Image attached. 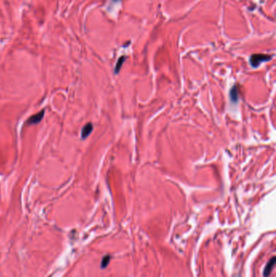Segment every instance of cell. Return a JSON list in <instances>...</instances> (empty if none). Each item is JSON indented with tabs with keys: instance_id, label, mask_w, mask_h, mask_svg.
I'll return each mask as SVG.
<instances>
[{
	"instance_id": "2",
	"label": "cell",
	"mask_w": 276,
	"mask_h": 277,
	"mask_svg": "<svg viewBox=\"0 0 276 277\" xmlns=\"http://www.w3.org/2000/svg\"><path fill=\"white\" fill-rule=\"evenodd\" d=\"M44 114H45V111H44V110H42V111L37 113V114L31 116V117L28 118L27 124H28V125H34V124L39 123V122L42 121V118H43Z\"/></svg>"
},
{
	"instance_id": "3",
	"label": "cell",
	"mask_w": 276,
	"mask_h": 277,
	"mask_svg": "<svg viewBox=\"0 0 276 277\" xmlns=\"http://www.w3.org/2000/svg\"><path fill=\"white\" fill-rule=\"evenodd\" d=\"M275 261H276V259L275 257H272L271 259H270V261L268 263H266V267H265V269H264V276L265 277H268L269 275H270L271 273V271H272L273 268L274 267V264H275Z\"/></svg>"
},
{
	"instance_id": "5",
	"label": "cell",
	"mask_w": 276,
	"mask_h": 277,
	"mask_svg": "<svg viewBox=\"0 0 276 277\" xmlns=\"http://www.w3.org/2000/svg\"><path fill=\"white\" fill-rule=\"evenodd\" d=\"M230 97L231 100L234 102H236L238 101V91H237V88H236V86H234L230 91Z\"/></svg>"
},
{
	"instance_id": "8",
	"label": "cell",
	"mask_w": 276,
	"mask_h": 277,
	"mask_svg": "<svg viewBox=\"0 0 276 277\" xmlns=\"http://www.w3.org/2000/svg\"><path fill=\"white\" fill-rule=\"evenodd\" d=\"M113 1H118V0H113Z\"/></svg>"
},
{
	"instance_id": "6",
	"label": "cell",
	"mask_w": 276,
	"mask_h": 277,
	"mask_svg": "<svg viewBox=\"0 0 276 277\" xmlns=\"http://www.w3.org/2000/svg\"><path fill=\"white\" fill-rule=\"evenodd\" d=\"M125 59H126V58H125V57H124V56L121 57V58H120L119 59H118V61H117V65H116V67H115V73H116V74L119 72L120 69H121V66H122V64H123V62H124V61H125Z\"/></svg>"
},
{
	"instance_id": "7",
	"label": "cell",
	"mask_w": 276,
	"mask_h": 277,
	"mask_svg": "<svg viewBox=\"0 0 276 277\" xmlns=\"http://www.w3.org/2000/svg\"><path fill=\"white\" fill-rule=\"evenodd\" d=\"M109 261H110V256H109V255H106V256L102 259L101 263V268H106V267L108 266V264L109 263Z\"/></svg>"
},
{
	"instance_id": "1",
	"label": "cell",
	"mask_w": 276,
	"mask_h": 277,
	"mask_svg": "<svg viewBox=\"0 0 276 277\" xmlns=\"http://www.w3.org/2000/svg\"><path fill=\"white\" fill-rule=\"evenodd\" d=\"M271 58V57L269 55H266V54H254V55L251 56L250 58V63L252 65V67H257L260 65L262 62H267Z\"/></svg>"
},
{
	"instance_id": "4",
	"label": "cell",
	"mask_w": 276,
	"mask_h": 277,
	"mask_svg": "<svg viewBox=\"0 0 276 277\" xmlns=\"http://www.w3.org/2000/svg\"><path fill=\"white\" fill-rule=\"evenodd\" d=\"M92 130H93V126H92V124L91 123H87L86 124L85 126L83 127L82 129V131H81V137L82 139H86L87 136H89L91 132L92 131Z\"/></svg>"
}]
</instances>
